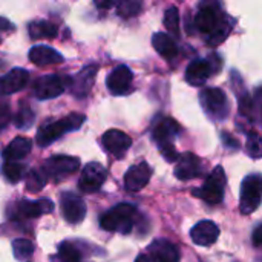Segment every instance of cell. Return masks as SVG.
I'll use <instances>...</instances> for the list:
<instances>
[{
  "mask_svg": "<svg viewBox=\"0 0 262 262\" xmlns=\"http://www.w3.org/2000/svg\"><path fill=\"white\" fill-rule=\"evenodd\" d=\"M195 26L200 32L209 35L207 45L218 46L230 34L233 20L221 11L220 3L203 2L200 3V11L195 17Z\"/></svg>",
  "mask_w": 262,
  "mask_h": 262,
  "instance_id": "6da1fadb",
  "label": "cell"
},
{
  "mask_svg": "<svg viewBox=\"0 0 262 262\" xmlns=\"http://www.w3.org/2000/svg\"><path fill=\"white\" fill-rule=\"evenodd\" d=\"M84 120H86V117L83 114H69L68 117H64L58 121H46L37 130L35 141L40 147H46L51 143H54L55 140H58L63 134L78 130L83 126Z\"/></svg>",
  "mask_w": 262,
  "mask_h": 262,
  "instance_id": "7a4b0ae2",
  "label": "cell"
},
{
  "mask_svg": "<svg viewBox=\"0 0 262 262\" xmlns=\"http://www.w3.org/2000/svg\"><path fill=\"white\" fill-rule=\"evenodd\" d=\"M137 218V209L132 204L121 203L107 210L101 218H100V226L101 229L107 232H115L121 235H129L134 229Z\"/></svg>",
  "mask_w": 262,
  "mask_h": 262,
  "instance_id": "3957f363",
  "label": "cell"
},
{
  "mask_svg": "<svg viewBox=\"0 0 262 262\" xmlns=\"http://www.w3.org/2000/svg\"><path fill=\"white\" fill-rule=\"evenodd\" d=\"M200 103L210 120L223 121L229 115V100L223 89L206 88L200 94Z\"/></svg>",
  "mask_w": 262,
  "mask_h": 262,
  "instance_id": "277c9868",
  "label": "cell"
},
{
  "mask_svg": "<svg viewBox=\"0 0 262 262\" xmlns=\"http://www.w3.org/2000/svg\"><path fill=\"white\" fill-rule=\"evenodd\" d=\"M226 184H227V178H226L224 169L221 166H216L213 172L207 177L204 186L200 189H193L192 193L204 200L209 204H220L224 196Z\"/></svg>",
  "mask_w": 262,
  "mask_h": 262,
  "instance_id": "5b68a950",
  "label": "cell"
},
{
  "mask_svg": "<svg viewBox=\"0 0 262 262\" xmlns=\"http://www.w3.org/2000/svg\"><path fill=\"white\" fill-rule=\"evenodd\" d=\"M71 77H64L60 74H49L38 77L34 83V95L38 100H51L64 92V89L69 86Z\"/></svg>",
  "mask_w": 262,
  "mask_h": 262,
  "instance_id": "8992f818",
  "label": "cell"
},
{
  "mask_svg": "<svg viewBox=\"0 0 262 262\" xmlns=\"http://www.w3.org/2000/svg\"><path fill=\"white\" fill-rule=\"evenodd\" d=\"M261 206V175H249L241 186V201L239 209L243 215H250Z\"/></svg>",
  "mask_w": 262,
  "mask_h": 262,
  "instance_id": "52a82bcc",
  "label": "cell"
},
{
  "mask_svg": "<svg viewBox=\"0 0 262 262\" xmlns=\"http://www.w3.org/2000/svg\"><path fill=\"white\" fill-rule=\"evenodd\" d=\"M80 167V160L75 157L68 155H54L48 158L43 164V175L48 178H52L55 181H60L64 177H69L75 173Z\"/></svg>",
  "mask_w": 262,
  "mask_h": 262,
  "instance_id": "ba28073f",
  "label": "cell"
},
{
  "mask_svg": "<svg viewBox=\"0 0 262 262\" xmlns=\"http://www.w3.org/2000/svg\"><path fill=\"white\" fill-rule=\"evenodd\" d=\"M106 178H107L106 169L100 163L92 161V163L84 166L81 177H80V181H78V186H80L81 192L94 193V192H98L101 189Z\"/></svg>",
  "mask_w": 262,
  "mask_h": 262,
  "instance_id": "9c48e42d",
  "label": "cell"
},
{
  "mask_svg": "<svg viewBox=\"0 0 262 262\" xmlns=\"http://www.w3.org/2000/svg\"><path fill=\"white\" fill-rule=\"evenodd\" d=\"M60 209L63 218L69 224H80L84 216H86V204L81 200V196L72 193V192H64L60 198Z\"/></svg>",
  "mask_w": 262,
  "mask_h": 262,
  "instance_id": "30bf717a",
  "label": "cell"
},
{
  "mask_svg": "<svg viewBox=\"0 0 262 262\" xmlns=\"http://www.w3.org/2000/svg\"><path fill=\"white\" fill-rule=\"evenodd\" d=\"M181 126L170 117H164L160 123L155 124L152 130V138L158 144L160 150L166 147H173V140L180 135Z\"/></svg>",
  "mask_w": 262,
  "mask_h": 262,
  "instance_id": "8fae6325",
  "label": "cell"
},
{
  "mask_svg": "<svg viewBox=\"0 0 262 262\" xmlns=\"http://www.w3.org/2000/svg\"><path fill=\"white\" fill-rule=\"evenodd\" d=\"M134 81V74L130 68L126 64H120L115 69L111 71V74L106 78V86L112 95H124L130 92Z\"/></svg>",
  "mask_w": 262,
  "mask_h": 262,
  "instance_id": "7c38bea8",
  "label": "cell"
},
{
  "mask_svg": "<svg viewBox=\"0 0 262 262\" xmlns=\"http://www.w3.org/2000/svg\"><path fill=\"white\" fill-rule=\"evenodd\" d=\"M216 71L218 69L212 63V57H209V58H198V60H193L187 66L186 80L192 86H196V88L198 86H204L206 81L209 80V77L212 74H215Z\"/></svg>",
  "mask_w": 262,
  "mask_h": 262,
  "instance_id": "4fadbf2b",
  "label": "cell"
},
{
  "mask_svg": "<svg viewBox=\"0 0 262 262\" xmlns=\"http://www.w3.org/2000/svg\"><path fill=\"white\" fill-rule=\"evenodd\" d=\"M101 141H103L104 149L111 155H114L115 158H123L124 154L132 146L130 137L127 134H124L123 130H118V129H111V130L104 132Z\"/></svg>",
  "mask_w": 262,
  "mask_h": 262,
  "instance_id": "5bb4252c",
  "label": "cell"
},
{
  "mask_svg": "<svg viewBox=\"0 0 262 262\" xmlns=\"http://www.w3.org/2000/svg\"><path fill=\"white\" fill-rule=\"evenodd\" d=\"M98 72V66L97 64H88L84 66L74 78H71V91L75 97L78 98H86L92 89V84L95 81Z\"/></svg>",
  "mask_w": 262,
  "mask_h": 262,
  "instance_id": "9a60e30c",
  "label": "cell"
},
{
  "mask_svg": "<svg viewBox=\"0 0 262 262\" xmlns=\"http://www.w3.org/2000/svg\"><path fill=\"white\" fill-rule=\"evenodd\" d=\"M152 177V169L149 167L147 163L141 161L138 164H134L127 169L124 175V187L129 192H140L141 189L146 187Z\"/></svg>",
  "mask_w": 262,
  "mask_h": 262,
  "instance_id": "2e32d148",
  "label": "cell"
},
{
  "mask_svg": "<svg viewBox=\"0 0 262 262\" xmlns=\"http://www.w3.org/2000/svg\"><path fill=\"white\" fill-rule=\"evenodd\" d=\"M203 170V163L201 160L190 152H184L178 157L177 160V167H175V177L181 181H189L201 175Z\"/></svg>",
  "mask_w": 262,
  "mask_h": 262,
  "instance_id": "e0dca14e",
  "label": "cell"
},
{
  "mask_svg": "<svg viewBox=\"0 0 262 262\" xmlns=\"http://www.w3.org/2000/svg\"><path fill=\"white\" fill-rule=\"evenodd\" d=\"M220 236V229L213 221L204 220L195 224L190 230V238L192 241L200 246V247H209L216 243Z\"/></svg>",
  "mask_w": 262,
  "mask_h": 262,
  "instance_id": "ac0fdd59",
  "label": "cell"
},
{
  "mask_svg": "<svg viewBox=\"0 0 262 262\" xmlns=\"http://www.w3.org/2000/svg\"><path fill=\"white\" fill-rule=\"evenodd\" d=\"M29 81V72L23 68L11 69L0 77V95H9L21 91Z\"/></svg>",
  "mask_w": 262,
  "mask_h": 262,
  "instance_id": "d6986e66",
  "label": "cell"
},
{
  "mask_svg": "<svg viewBox=\"0 0 262 262\" xmlns=\"http://www.w3.org/2000/svg\"><path fill=\"white\" fill-rule=\"evenodd\" d=\"M150 262H180L178 247L167 239H157L149 246Z\"/></svg>",
  "mask_w": 262,
  "mask_h": 262,
  "instance_id": "ffe728a7",
  "label": "cell"
},
{
  "mask_svg": "<svg viewBox=\"0 0 262 262\" xmlns=\"http://www.w3.org/2000/svg\"><path fill=\"white\" fill-rule=\"evenodd\" d=\"M17 212L21 218L26 220H34L41 215L54 212V203L48 198L31 201V200H21L17 206Z\"/></svg>",
  "mask_w": 262,
  "mask_h": 262,
  "instance_id": "44dd1931",
  "label": "cell"
},
{
  "mask_svg": "<svg viewBox=\"0 0 262 262\" xmlns=\"http://www.w3.org/2000/svg\"><path fill=\"white\" fill-rule=\"evenodd\" d=\"M29 60L35 66H49V64H60L63 61V55L52 49L51 46H32L29 49Z\"/></svg>",
  "mask_w": 262,
  "mask_h": 262,
  "instance_id": "7402d4cb",
  "label": "cell"
},
{
  "mask_svg": "<svg viewBox=\"0 0 262 262\" xmlns=\"http://www.w3.org/2000/svg\"><path fill=\"white\" fill-rule=\"evenodd\" d=\"M31 149H32V143L29 138L17 137L5 147L2 157L6 163H18L31 152Z\"/></svg>",
  "mask_w": 262,
  "mask_h": 262,
  "instance_id": "603a6c76",
  "label": "cell"
},
{
  "mask_svg": "<svg viewBox=\"0 0 262 262\" xmlns=\"http://www.w3.org/2000/svg\"><path fill=\"white\" fill-rule=\"evenodd\" d=\"M152 45H154L155 51L166 60H173L178 54V46H177L175 40L164 32H157L152 37Z\"/></svg>",
  "mask_w": 262,
  "mask_h": 262,
  "instance_id": "cb8c5ba5",
  "label": "cell"
},
{
  "mask_svg": "<svg viewBox=\"0 0 262 262\" xmlns=\"http://www.w3.org/2000/svg\"><path fill=\"white\" fill-rule=\"evenodd\" d=\"M58 32V28L55 23L48 20H34L28 25V34L31 38H54Z\"/></svg>",
  "mask_w": 262,
  "mask_h": 262,
  "instance_id": "d4e9b609",
  "label": "cell"
},
{
  "mask_svg": "<svg viewBox=\"0 0 262 262\" xmlns=\"http://www.w3.org/2000/svg\"><path fill=\"white\" fill-rule=\"evenodd\" d=\"M52 261L55 262H80L81 253L72 243H61L58 246L57 256H52Z\"/></svg>",
  "mask_w": 262,
  "mask_h": 262,
  "instance_id": "484cf974",
  "label": "cell"
},
{
  "mask_svg": "<svg viewBox=\"0 0 262 262\" xmlns=\"http://www.w3.org/2000/svg\"><path fill=\"white\" fill-rule=\"evenodd\" d=\"M34 120H35L34 111L31 109L29 104H26L25 101H21L20 106H18V111H17V114H15V118H14L15 126H17L18 129H21V130H26V129H29V127L32 126Z\"/></svg>",
  "mask_w": 262,
  "mask_h": 262,
  "instance_id": "4316f807",
  "label": "cell"
},
{
  "mask_svg": "<svg viewBox=\"0 0 262 262\" xmlns=\"http://www.w3.org/2000/svg\"><path fill=\"white\" fill-rule=\"evenodd\" d=\"M12 253L17 261H26L34 253V244L29 239L20 238L12 243Z\"/></svg>",
  "mask_w": 262,
  "mask_h": 262,
  "instance_id": "83f0119b",
  "label": "cell"
},
{
  "mask_svg": "<svg viewBox=\"0 0 262 262\" xmlns=\"http://www.w3.org/2000/svg\"><path fill=\"white\" fill-rule=\"evenodd\" d=\"M3 177L11 181V183H17L23 178L25 175V170H26V166L25 164H20V163H3Z\"/></svg>",
  "mask_w": 262,
  "mask_h": 262,
  "instance_id": "f1b7e54d",
  "label": "cell"
},
{
  "mask_svg": "<svg viewBox=\"0 0 262 262\" xmlns=\"http://www.w3.org/2000/svg\"><path fill=\"white\" fill-rule=\"evenodd\" d=\"M164 25H166V29L173 37L180 35V12H178L177 6L167 8V11L164 12Z\"/></svg>",
  "mask_w": 262,
  "mask_h": 262,
  "instance_id": "f546056e",
  "label": "cell"
},
{
  "mask_svg": "<svg viewBox=\"0 0 262 262\" xmlns=\"http://www.w3.org/2000/svg\"><path fill=\"white\" fill-rule=\"evenodd\" d=\"M45 184H46V177L43 175V172H40L37 169L29 170L28 178H26V190L28 192L37 193L45 187Z\"/></svg>",
  "mask_w": 262,
  "mask_h": 262,
  "instance_id": "4dcf8cb0",
  "label": "cell"
},
{
  "mask_svg": "<svg viewBox=\"0 0 262 262\" xmlns=\"http://www.w3.org/2000/svg\"><path fill=\"white\" fill-rule=\"evenodd\" d=\"M143 8V3L140 0H123L117 3V9H118V15L123 18H129L137 15Z\"/></svg>",
  "mask_w": 262,
  "mask_h": 262,
  "instance_id": "1f68e13d",
  "label": "cell"
},
{
  "mask_svg": "<svg viewBox=\"0 0 262 262\" xmlns=\"http://www.w3.org/2000/svg\"><path fill=\"white\" fill-rule=\"evenodd\" d=\"M247 154L253 158V160H259L261 158V138H259V134L252 130L249 132L247 135Z\"/></svg>",
  "mask_w": 262,
  "mask_h": 262,
  "instance_id": "d6a6232c",
  "label": "cell"
},
{
  "mask_svg": "<svg viewBox=\"0 0 262 262\" xmlns=\"http://www.w3.org/2000/svg\"><path fill=\"white\" fill-rule=\"evenodd\" d=\"M9 120V103L5 95H0V127L6 126Z\"/></svg>",
  "mask_w": 262,
  "mask_h": 262,
  "instance_id": "836d02e7",
  "label": "cell"
},
{
  "mask_svg": "<svg viewBox=\"0 0 262 262\" xmlns=\"http://www.w3.org/2000/svg\"><path fill=\"white\" fill-rule=\"evenodd\" d=\"M11 31H14V25L8 18L0 17V32H11Z\"/></svg>",
  "mask_w": 262,
  "mask_h": 262,
  "instance_id": "e575fe53",
  "label": "cell"
},
{
  "mask_svg": "<svg viewBox=\"0 0 262 262\" xmlns=\"http://www.w3.org/2000/svg\"><path fill=\"white\" fill-rule=\"evenodd\" d=\"M223 140H224V143H227V147H230V149H239V143L236 141V140H233L229 134H223Z\"/></svg>",
  "mask_w": 262,
  "mask_h": 262,
  "instance_id": "d590c367",
  "label": "cell"
},
{
  "mask_svg": "<svg viewBox=\"0 0 262 262\" xmlns=\"http://www.w3.org/2000/svg\"><path fill=\"white\" fill-rule=\"evenodd\" d=\"M261 232L262 226L259 224V226L255 229V232H253V244H255V247H259V246H261Z\"/></svg>",
  "mask_w": 262,
  "mask_h": 262,
  "instance_id": "8d00e7d4",
  "label": "cell"
},
{
  "mask_svg": "<svg viewBox=\"0 0 262 262\" xmlns=\"http://www.w3.org/2000/svg\"><path fill=\"white\" fill-rule=\"evenodd\" d=\"M95 6L100 8V9H109L112 6H115V2L109 0V2H100V0H95Z\"/></svg>",
  "mask_w": 262,
  "mask_h": 262,
  "instance_id": "74e56055",
  "label": "cell"
},
{
  "mask_svg": "<svg viewBox=\"0 0 262 262\" xmlns=\"http://www.w3.org/2000/svg\"><path fill=\"white\" fill-rule=\"evenodd\" d=\"M135 262H150V259H149V256H147V255H138V256H137V259H135Z\"/></svg>",
  "mask_w": 262,
  "mask_h": 262,
  "instance_id": "f35d334b",
  "label": "cell"
}]
</instances>
